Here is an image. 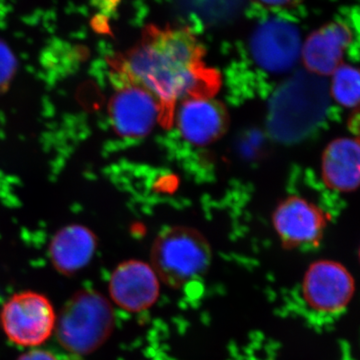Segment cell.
<instances>
[{"label": "cell", "mask_w": 360, "mask_h": 360, "mask_svg": "<svg viewBox=\"0 0 360 360\" xmlns=\"http://www.w3.org/2000/svg\"><path fill=\"white\" fill-rule=\"evenodd\" d=\"M205 49L188 27L149 25L141 39L112 56L110 65L122 84L143 87L161 104V123L174 122L177 104L193 96H213L219 72L205 63Z\"/></svg>", "instance_id": "1"}, {"label": "cell", "mask_w": 360, "mask_h": 360, "mask_svg": "<svg viewBox=\"0 0 360 360\" xmlns=\"http://www.w3.org/2000/svg\"><path fill=\"white\" fill-rule=\"evenodd\" d=\"M110 302L98 291L82 290L66 302L56 319V340L68 354L84 356L103 347L115 328Z\"/></svg>", "instance_id": "2"}, {"label": "cell", "mask_w": 360, "mask_h": 360, "mask_svg": "<svg viewBox=\"0 0 360 360\" xmlns=\"http://www.w3.org/2000/svg\"><path fill=\"white\" fill-rule=\"evenodd\" d=\"M150 257L158 278L170 288H180L205 274L212 264V251L201 232L172 226L156 236Z\"/></svg>", "instance_id": "3"}, {"label": "cell", "mask_w": 360, "mask_h": 360, "mask_svg": "<svg viewBox=\"0 0 360 360\" xmlns=\"http://www.w3.org/2000/svg\"><path fill=\"white\" fill-rule=\"evenodd\" d=\"M56 319L49 298L35 292L15 293L0 310V326L11 342L18 347L37 348L56 330Z\"/></svg>", "instance_id": "4"}, {"label": "cell", "mask_w": 360, "mask_h": 360, "mask_svg": "<svg viewBox=\"0 0 360 360\" xmlns=\"http://www.w3.org/2000/svg\"><path fill=\"white\" fill-rule=\"evenodd\" d=\"M251 58L270 73L290 70L302 56V44L297 26L281 18L259 23L250 35Z\"/></svg>", "instance_id": "5"}, {"label": "cell", "mask_w": 360, "mask_h": 360, "mask_svg": "<svg viewBox=\"0 0 360 360\" xmlns=\"http://www.w3.org/2000/svg\"><path fill=\"white\" fill-rule=\"evenodd\" d=\"M354 277L342 264L333 260L314 262L303 278V297L312 309L322 314L343 311L354 297Z\"/></svg>", "instance_id": "6"}, {"label": "cell", "mask_w": 360, "mask_h": 360, "mask_svg": "<svg viewBox=\"0 0 360 360\" xmlns=\"http://www.w3.org/2000/svg\"><path fill=\"white\" fill-rule=\"evenodd\" d=\"M161 104L153 94L134 84H122L111 96L108 115L115 134L125 139H141L161 122Z\"/></svg>", "instance_id": "7"}, {"label": "cell", "mask_w": 360, "mask_h": 360, "mask_svg": "<svg viewBox=\"0 0 360 360\" xmlns=\"http://www.w3.org/2000/svg\"><path fill=\"white\" fill-rule=\"evenodd\" d=\"M272 224L281 243L288 248L319 245L328 217L319 206L300 196H290L276 206Z\"/></svg>", "instance_id": "8"}, {"label": "cell", "mask_w": 360, "mask_h": 360, "mask_svg": "<svg viewBox=\"0 0 360 360\" xmlns=\"http://www.w3.org/2000/svg\"><path fill=\"white\" fill-rule=\"evenodd\" d=\"M174 120L189 143L206 146L221 139L229 129L231 117L224 103L212 96L184 99L175 108Z\"/></svg>", "instance_id": "9"}, {"label": "cell", "mask_w": 360, "mask_h": 360, "mask_svg": "<svg viewBox=\"0 0 360 360\" xmlns=\"http://www.w3.org/2000/svg\"><path fill=\"white\" fill-rule=\"evenodd\" d=\"M160 290V278L151 265L135 259L118 264L108 285L112 302L129 312H141L153 307Z\"/></svg>", "instance_id": "10"}, {"label": "cell", "mask_w": 360, "mask_h": 360, "mask_svg": "<svg viewBox=\"0 0 360 360\" xmlns=\"http://www.w3.org/2000/svg\"><path fill=\"white\" fill-rule=\"evenodd\" d=\"M352 40L347 25L331 22L315 30L305 40L302 56L305 68L316 77H328L342 65L345 49Z\"/></svg>", "instance_id": "11"}, {"label": "cell", "mask_w": 360, "mask_h": 360, "mask_svg": "<svg viewBox=\"0 0 360 360\" xmlns=\"http://www.w3.org/2000/svg\"><path fill=\"white\" fill-rule=\"evenodd\" d=\"M97 248L94 232L84 225L63 227L49 245V258L58 274L72 276L91 262Z\"/></svg>", "instance_id": "12"}, {"label": "cell", "mask_w": 360, "mask_h": 360, "mask_svg": "<svg viewBox=\"0 0 360 360\" xmlns=\"http://www.w3.org/2000/svg\"><path fill=\"white\" fill-rule=\"evenodd\" d=\"M324 184L340 193H352L360 186V141L340 137L330 142L321 158Z\"/></svg>", "instance_id": "13"}, {"label": "cell", "mask_w": 360, "mask_h": 360, "mask_svg": "<svg viewBox=\"0 0 360 360\" xmlns=\"http://www.w3.org/2000/svg\"><path fill=\"white\" fill-rule=\"evenodd\" d=\"M330 94L336 103L347 108L360 106V70L342 65L331 75Z\"/></svg>", "instance_id": "14"}, {"label": "cell", "mask_w": 360, "mask_h": 360, "mask_svg": "<svg viewBox=\"0 0 360 360\" xmlns=\"http://www.w3.org/2000/svg\"><path fill=\"white\" fill-rule=\"evenodd\" d=\"M18 58L8 44L0 39V94H6L18 71Z\"/></svg>", "instance_id": "15"}, {"label": "cell", "mask_w": 360, "mask_h": 360, "mask_svg": "<svg viewBox=\"0 0 360 360\" xmlns=\"http://www.w3.org/2000/svg\"><path fill=\"white\" fill-rule=\"evenodd\" d=\"M16 360H58V359L49 350L37 347L30 348L25 354L20 355Z\"/></svg>", "instance_id": "16"}, {"label": "cell", "mask_w": 360, "mask_h": 360, "mask_svg": "<svg viewBox=\"0 0 360 360\" xmlns=\"http://www.w3.org/2000/svg\"><path fill=\"white\" fill-rule=\"evenodd\" d=\"M91 4L103 16H110L120 6V0H91Z\"/></svg>", "instance_id": "17"}, {"label": "cell", "mask_w": 360, "mask_h": 360, "mask_svg": "<svg viewBox=\"0 0 360 360\" xmlns=\"http://www.w3.org/2000/svg\"><path fill=\"white\" fill-rule=\"evenodd\" d=\"M267 8H288L300 4L302 0H253Z\"/></svg>", "instance_id": "18"}, {"label": "cell", "mask_w": 360, "mask_h": 360, "mask_svg": "<svg viewBox=\"0 0 360 360\" xmlns=\"http://www.w3.org/2000/svg\"><path fill=\"white\" fill-rule=\"evenodd\" d=\"M348 127L350 131L354 135L355 139L360 141V106L355 108L352 115L348 120Z\"/></svg>", "instance_id": "19"}, {"label": "cell", "mask_w": 360, "mask_h": 360, "mask_svg": "<svg viewBox=\"0 0 360 360\" xmlns=\"http://www.w3.org/2000/svg\"><path fill=\"white\" fill-rule=\"evenodd\" d=\"M359 257H360V251H359Z\"/></svg>", "instance_id": "20"}]
</instances>
